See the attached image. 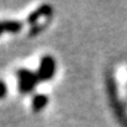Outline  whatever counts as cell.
Returning a JSON list of instances; mask_svg holds the SVG:
<instances>
[{
  "label": "cell",
  "mask_w": 127,
  "mask_h": 127,
  "mask_svg": "<svg viewBox=\"0 0 127 127\" xmlns=\"http://www.w3.org/2000/svg\"><path fill=\"white\" fill-rule=\"evenodd\" d=\"M17 85H19V90L21 94H29L31 93L35 86L38 84L40 79L37 77V73L31 72L29 69H19L17 73Z\"/></svg>",
  "instance_id": "1"
},
{
  "label": "cell",
  "mask_w": 127,
  "mask_h": 127,
  "mask_svg": "<svg viewBox=\"0 0 127 127\" xmlns=\"http://www.w3.org/2000/svg\"><path fill=\"white\" fill-rule=\"evenodd\" d=\"M56 73V62L53 59V57L51 56H44L38 65V70H37V77L41 82H47L51 80L53 78Z\"/></svg>",
  "instance_id": "2"
},
{
  "label": "cell",
  "mask_w": 127,
  "mask_h": 127,
  "mask_svg": "<svg viewBox=\"0 0 127 127\" xmlns=\"http://www.w3.org/2000/svg\"><path fill=\"white\" fill-rule=\"evenodd\" d=\"M51 15H52V7H51L49 5H41L40 7H37L35 11H32V12L29 15L27 22L32 26V29H35V27L37 26V24L41 21L42 17L48 19Z\"/></svg>",
  "instance_id": "3"
},
{
  "label": "cell",
  "mask_w": 127,
  "mask_h": 127,
  "mask_svg": "<svg viewBox=\"0 0 127 127\" xmlns=\"http://www.w3.org/2000/svg\"><path fill=\"white\" fill-rule=\"evenodd\" d=\"M22 30V24L19 21H0V36L2 33H17Z\"/></svg>",
  "instance_id": "4"
},
{
  "label": "cell",
  "mask_w": 127,
  "mask_h": 127,
  "mask_svg": "<svg viewBox=\"0 0 127 127\" xmlns=\"http://www.w3.org/2000/svg\"><path fill=\"white\" fill-rule=\"evenodd\" d=\"M48 104V96L47 95H36L33 99H32V110L35 112H40L41 110H43Z\"/></svg>",
  "instance_id": "5"
},
{
  "label": "cell",
  "mask_w": 127,
  "mask_h": 127,
  "mask_svg": "<svg viewBox=\"0 0 127 127\" xmlns=\"http://www.w3.org/2000/svg\"><path fill=\"white\" fill-rule=\"evenodd\" d=\"M7 93V88L2 82H0V97H4Z\"/></svg>",
  "instance_id": "6"
}]
</instances>
